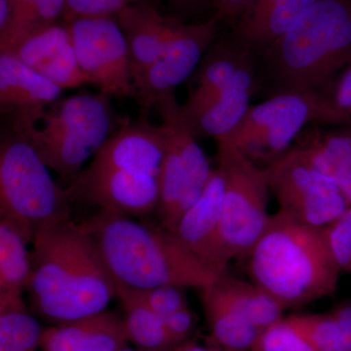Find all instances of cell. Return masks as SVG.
Segmentation results:
<instances>
[{"mask_svg":"<svg viewBox=\"0 0 351 351\" xmlns=\"http://www.w3.org/2000/svg\"><path fill=\"white\" fill-rule=\"evenodd\" d=\"M62 92L13 53H0V110L8 128L21 131L36 124Z\"/></svg>","mask_w":351,"mask_h":351,"instance_id":"5bb4252c","label":"cell"},{"mask_svg":"<svg viewBox=\"0 0 351 351\" xmlns=\"http://www.w3.org/2000/svg\"><path fill=\"white\" fill-rule=\"evenodd\" d=\"M200 292L205 317L216 343L233 351L250 350L261 331L228 306L211 284Z\"/></svg>","mask_w":351,"mask_h":351,"instance_id":"4316f807","label":"cell"},{"mask_svg":"<svg viewBox=\"0 0 351 351\" xmlns=\"http://www.w3.org/2000/svg\"><path fill=\"white\" fill-rule=\"evenodd\" d=\"M186 289L182 286L162 285L145 290H136L152 311L165 319L182 307L188 306Z\"/></svg>","mask_w":351,"mask_h":351,"instance_id":"836d02e7","label":"cell"},{"mask_svg":"<svg viewBox=\"0 0 351 351\" xmlns=\"http://www.w3.org/2000/svg\"><path fill=\"white\" fill-rule=\"evenodd\" d=\"M69 199L97 205L129 217L156 211L159 177L131 170H82L66 188Z\"/></svg>","mask_w":351,"mask_h":351,"instance_id":"4fadbf2b","label":"cell"},{"mask_svg":"<svg viewBox=\"0 0 351 351\" xmlns=\"http://www.w3.org/2000/svg\"><path fill=\"white\" fill-rule=\"evenodd\" d=\"M27 290L36 313L56 324L101 313L117 297L93 237L84 223L71 219L34 237Z\"/></svg>","mask_w":351,"mask_h":351,"instance_id":"6da1fadb","label":"cell"},{"mask_svg":"<svg viewBox=\"0 0 351 351\" xmlns=\"http://www.w3.org/2000/svg\"><path fill=\"white\" fill-rule=\"evenodd\" d=\"M66 189L53 179L36 149L4 127L0 142V216L12 219L34 241L39 232L63 223L71 214Z\"/></svg>","mask_w":351,"mask_h":351,"instance_id":"8992f818","label":"cell"},{"mask_svg":"<svg viewBox=\"0 0 351 351\" xmlns=\"http://www.w3.org/2000/svg\"><path fill=\"white\" fill-rule=\"evenodd\" d=\"M117 20L125 38L134 83L162 55L174 17L149 1L126 7Z\"/></svg>","mask_w":351,"mask_h":351,"instance_id":"d6986e66","label":"cell"},{"mask_svg":"<svg viewBox=\"0 0 351 351\" xmlns=\"http://www.w3.org/2000/svg\"><path fill=\"white\" fill-rule=\"evenodd\" d=\"M11 53L63 90L92 85L80 68L71 34L63 23L36 32Z\"/></svg>","mask_w":351,"mask_h":351,"instance_id":"e0dca14e","label":"cell"},{"mask_svg":"<svg viewBox=\"0 0 351 351\" xmlns=\"http://www.w3.org/2000/svg\"><path fill=\"white\" fill-rule=\"evenodd\" d=\"M258 91L257 54L237 69L216 101L186 127L196 138L226 137L240 123Z\"/></svg>","mask_w":351,"mask_h":351,"instance_id":"ffe728a7","label":"cell"},{"mask_svg":"<svg viewBox=\"0 0 351 351\" xmlns=\"http://www.w3.org/2000/svg\"><path fill=\"white\" fill-rule=\"evenodd\" d=\"M317 351H351V302L320 314L289 316Z\"/></svg>","mask_w":351,"mask_h":351,"instance_id":"83f0119b","label":"cell"},{"mask_svg":"<svg viewBox=\"0 0 351 351\" xmlns=\"http://www.w3.org/2000/svg\"><path fill=\"white\" fill-rule=\"evenodd\" d=\"M66 0H12L10 17L0 31V53L13 52L25 39L60 23Z\"/></svg>","mask_w":351,"mask_h":351,"instance_id":"484cf974","label":"cell"},{"mask_svg":"<svg viewBox=\"0 0 351 351\" xmlns=\"http://www.w3.org/2000/svg\"><path fill=\"white\" fill-rule=\"evenodd\" d=\"M12 0H0V31L3 29L10 17Z\"/></svg>","mask_w":351,"mask_h":351,"instance_id":"60d3db41","label":"cell"},{"mask_svg":"<svg viewBox=\"0 0 351 351\" xmlns=\"http://www.w3.org/2000/svg\"><path fill=\"white\" fill-rule=\"evenodd\" d=\"M318 0H277L269 12L252 31L233 39L244 49L258 54L261 50L283 36Z\"/></svg>","mask_w":351,"mask_h":351,"instance_id":"f1b7e54d","label":"cell"},{"mask_svg":"<svg viewBox=\"0 0 351 351\" xmlns=\"http://www.w3.org/2000/svg\"><path fill=\"white\" fill-rule=\"evenodd\" d=\"M115 282L145 290L162 285L202 289L218 276L174 232L152 228L113 210L84 223Z\"/></svg>","mask_w":351,"mask_h":351,"instance_id":"3957f363","label":"cell"},{"mask_svg":"<svg viewBox=\"0 0 351 351\" xmlns=\"http://www.w3.org/2000/svg\"><path fill=\"white\" fill-rule=\"evenodd\" d=\"M129 338L123 318L108 311L46 328L43 351H121Z\"/></svg>","mask_w":351,"mask_h":351,"instance_id":"44dd1931","label":"cell"},{"mask_svg":"<svg viewBox=\"0 0 351 351\" xmlns=\"http://www.w3.org/2000/svg\"><path fill=\"white\" fill-rule=\"evenodd\" d=\"M169 15L189 22L191 20L204 21L203 15L212 10L209 0H168Z\"/></svg>","mask_w":351,"mask_h":351,"instance_id":"74e56055","label":"cell"},{"mask_svg":"<svg viewBox=\"0 0 351 351\" xmlns=\"http://www.w3.org/2000/svg\"><path fill=\"white\" fill-rule=\"evenodd\" d=\"M249 351H317L292 320L282 317L258 332Z\"/></svg>","mask_w":351,"mask_h":351,"instance_id":"4dcf8cb0","label":"cell"},{"mask_svg":"<svg viewBox=\"0 0 351 351\" xmlns=\"http://www.w3.org/2000/svg\"><path fill=\"white\" fill-rule=\"evenodd\" d=\"M211 287L228 306L258 331L282 318L286 311L257 285L232 276L228 269L216 277Z\"/></svg>","mask_w":351,"mask_h":351,"instance_id":"cb8c5ba5","label":"cell"},{"mask_svg":"<svg viewBox=\"0 0 351 351\" xmlns=\"http://www.w3.org/2000/svg\"><path fill=\"white\" fill-rule=\"evenodd\" d=\"M210 5L219 22H233L237 21L248 10L254 0H209Z\"/></svg>","mask_w":351,"mask_h":351,"instance_id":"f35d334b","label":"cell"},{"mask_svg":"<svg viewBox=\"0 0 351 351\" xmlns=\"http://www.w3.org/2000/svg\"><path fill=\"white\" fill-rule=\"evenodd\" d=\"M292 149L315 169L332 178L351 205V125L313 124L300 134Z\"/></svg>","mask_w":351,"mask_h":351,"instance_id":"7402d4cb","label":"cell"},{"mask_svg":"<svg viewBox=\"0 0 351 351\" xmlns=\"http://www.w3.org/2000/svg\"><path fill=\"white\" fill-rule=\"evenodd\" d=\"M225 184L221 171L212 173L199 199L178 223L175 234L207 269L219 276L228 269L219 239Z\"/></svg>","mask_w":351,"mask_h":351,"instance_id":"2e32d148","label":"cell"},{"mask_svg":"<svg viewBox=\"0 0 351 351\" xmlns=\"http://www.w3.org/2000/svg\"><path fill=\"white\" fill-rule=\"evenodd\" d=\"M166 329L177 346L186 341L193 329L195 319L189 306L182 307L163 319Z\"/></svg>","mask_w":351,"mask_h":351,"instance_id":"8d00e7d4","label":"cell"},{"mask_svg":"<svg viewBox=\"0 0 351 351\" xmlns=\"http://www.w3.org/2000/svg\"><path fill=\"white\" fill-rule=\"evenodd\" d=\"M117 298L124 311L129 341L140 351H175L178 348L162 318L145 304L136 289L117 283Z\"/></svg>","mask_w":351,"mask_h":351,"instance_id":"d4e9b609","label":"cell"},{"mask_svg":"<svg viewBox=\"0 0 351 351\" xmlns=\"http://www.w3.org/2000/svg\"><path fill=\"white\" fill-rule=\"evenodd\" d=\"M216 16L199 22L174 17L169 38L160 58L133 83L134 99L143 115L161 101L175 98L179 85L188 82L210 46L219 38Z\"/></svg>","mask_w":351,"mask_h":351,"instance_id":"8fae6325","label":"cell"},{"mask_svg":"<svg viewBox=\"0 0 351 351\" xmlns=\"http://www.w3.org/2000/svg\"><path fill=\"white\" fill-rule=\"evenodd\" d=\"M309 124L346 126L329 94L283 91L251 106L237 128L223 138L247 158L265 167L287 152Z\"/></svg>","mask_w":351,"mask_h":351,"instance_id":"52a82bcc","label":"cell"},{"mask_svg":"<svg viewBox=\"0 0 351 351\" xmlns=\"http://www.w3.org/2000/svg\"><path fill=\"white\" fill-rule=\"evenodd\" d=\"M122 121L110 97L84 93L57 101L36 124L15 132L69 186Z\"/></svg>","mask_w":351,"mask_h":351,"instance_id":"5b68a950","label":"cell"},{"mask_svg":"<svg viewBox=\"0 0 351 351\" xmlns=\"http://www.w3.org/2000/svg\"><path fill=\"white\" fill-rule=\"evenodd\" d=\"M43 331L25 304L0 308V351H36Z\"/></svg>","mask_w":351,"mask_h":351,"instance_id":"f546056e","label":"cell"},{"mask_svg":"<svg viewBox=\"0 0 351 351\" xmlns=\"http://www.w3.org/2000/svg\"><path fill=\"white\" fill-rule=\"evenodd\" d=\"M263 168L278 210L304 225L325 228L350 206L338 184L292 147Z\"/></svg>","mask_w":351,"mask_h":351,"instance_id":"30bf717a","label":"cell"},{"mask_svg":"<svg viewBox=\"0 0 351 351\" xmlns=\"http://www.w3.org/2000/svg\"><path fill=\"white\" fill-rule=\"evenodd\" d=\"M276 1L277 0H254L248 10L235 23L232 32L228 34L233 38H239L248 34L269 12Z\"/></svg>","mask_w":351,"mask_h":351,"instance_id":"e575fe53","label":"cell"},{"mask_svg":"<svg viewBox=\"0 0 351 351\" xmlns=\"http://www.w3.org/2000/svg\"><path fill=\"white\" fill-rule=\"evenodd\" d=\"M156 0H66L61 23L76 18L117 17L126 7Z\"/></svg>","mask_w":351,"mask_h":351,"instance_id":"1f68e13d","label":"cell"},{"mask_svg":"<svg viewBox=\"0 0 351 351\" xmlns=\"http://www.w3.org/2000/svg\"><path fill=\"white\" fill-rule=\"evenodd\" d=\"M32 240L12 219H0V302L23 299L32 274Z\"/></svg>","mask_w":351,"mask_h":351,"instance_id":"603a6c76","label":"cell"},{"mask_svg":"<svg viewBox=\"0 0 351 351\" xmlns=\"http://www.w3.org/2000/svg\"><path fill=\"white\" fill-rule=\"evenodd\" d=\"M248 258L252 282L285 309L297 308L334 294L341 269L323 228L304 225L278 211Z\"/></svg>","mask_w":351,"mask_h":351,"instance_id":"277c9868","label":"cell"},{"mask_svg":"<svg viewBox=\"0 0 351 351\" xmlns=\"http://www.w3.org/2000/svg\"><path fill=\"white\" fill-rule=\"evenodd\" d=\"M217 162L225 184L219 239L226 263L244 258L265 232L269 186L265 168L226 138L216 140Z\"/></svg>","mask_w":351,"mask_h":351,"instance_id":"ba28073f","label":"cell"},{"mask_svg":"<svg viewBox=\"0 0 351 351\" xmlns=\"http://www.w3.org/2000/svg\"><path fill=\"white\" fill-rule=\"evenodd\" d=\"M351 64V0H318L283 36L257 54L258 90L329 94Z\"/></svg>","mask_w":351,"mask_h":351,"instance_id":"7a4b0ae2","label":"cell"},{"mask_svg":"<svg viewBox=\"0 0 351 351\" xmlns=\"http://www.w3.org/2000/svg\"><path fill=\"white\" fill-rule=\"evenodd\" d=\"M332 104L346 120V126L351 125V64L345 69L334 88L329 92Z\"/></svg>","mask_w":351,"mask_h":351,"instance_id":"d590c367","label":"cell"},{"mask_svg":"<svg viewBox=\"0 0 351 351\" xmlns=\"http://www.w3.org/2000/svg\"><path fill=\"white\" fill-rule=\"evenodd\" d=\"M323 230L339 269L351 274V205Z\"/></svg>","mask_w":351,"mask_h":351,"instance_id":"d6a6232c","label":"cell"},{"mask_svg":"<svg viewBox=\"0 0 351 351\" xmlns=\"http://www.w3.org/2000/svg\"><path fill=\"white\" fill-rule=\"evenodd\" d=\"M179 107L176 97L156 107L166 135L156 213L160 226L171 232L199 199L214 170L197 138L182 121Z\"/></svg>","mask_w":351,"mask_h":351,"instance_id":"9c48e42d","label":"cell"},{"mask_svg":"<svg viewBox=\"0 0 351 351\" xmlns=\"http://www.w3.org/2000/svg\"><path fill=\"white\" fill-rule=\"evenodd\" d=\"M165 147L162 124H152L147 115L138 120L127 117L85 169L141 171L159 177Z\"/></svg>","mask_w":351,"mask_h":351,"instance_id":"9a60e30c","label":"cell"},{"mask_svg":"<svg viewBox=\"0 0 351 351\" xmlns=\"http://www.w3.org/2000/svg\"><path fill=\"white\" fill-rule=\"evenodd\" d=\"M175 351H233L228 350V348H223L219 346H203L198 345V343H193V341H184L182 345L178 346Z\"/></svg>","mask_w":351,"mask_h":351,"instance_id":"ab89813d","label":"cell"},{"mask_svg":"<svg viewBox=\"0 0 351 351\" xmlns=\"http://www.w3.org/2000/svg\"><path fill=\"white\" fill-rule=\"evenodd\" d=\"M71 34L80 68L108 97L132 98L128 49L117 17H88L63 23Z\"/></svg>","mask_w":351,"mask_h":351,"instance_id":"7c38bea8","label":"cell"},{"mask_svg":"<svg viewBox=\"0 0 351 351\" xmlns=\"http://www.w3.org/2000/svg\"><path fill=\"white\" fill-rule=\"evenodd\" d=\"M254 55L256 53L244 49L228 34L219 36L188 80V99L179 107L184 124L191 123L211 107L237 69Z\"/></svg>","mask_w":351,"mask_h":351,"instance_id":"ac0fdd59","label":"cell"}]
</instances>
